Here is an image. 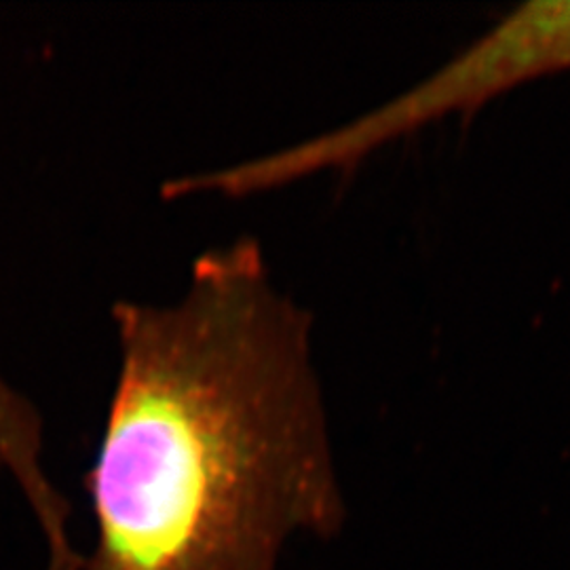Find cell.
I'll list each match as a JSON object with an SVG mask.
<instances>
[{
    "mask_svg": "<svg viewBox=\"0 0 570 570\" xmlns=\"http://www.w3.org/2000/svg\"><path fill=\"white\" fill-rule=\"evenodd\" d=\"M112 324L82 570H279L289 541L343 530L313 317L258 239L204 252L171 303H115Z\"/></svg>",
    "mask_w": 570,
    "mask_h": 570,
    "instance_id": "6da1fadb",
    "label": "cell"
},
{
    "mask_svg": "<svg viewBox=\"0 0 570 570\" xmlns=\"http://www.w3.org/2000/svg\"><path fill=\"white\" fill-rule=\"evenodd\" d=\"M570 70V0L530 2L423 81L324 134L239 164L188 174L186 195L249 197L370 155L450 115H471L522 82Z\"/></svg>",
    "mask_w": 570,
    "mask_h": 570,
    "instance_id": "7a4b0ae2",
    "label": "cell"
},
{
    "mask_svg": "<svg viewBox=\"0 0 570 570\" xmlns=\"http://www.w3.org/2000/svg\"><path fill=\"white\" fill-rule=\"evenodd\" d=\"M32 423V406L0 381V449L20 440Z\"/></svg>",
    "mask_w": 570,
    "mask_h": 570,
    "instance_id": "3957f363",
    "label": "cell"
}]
</instances>
